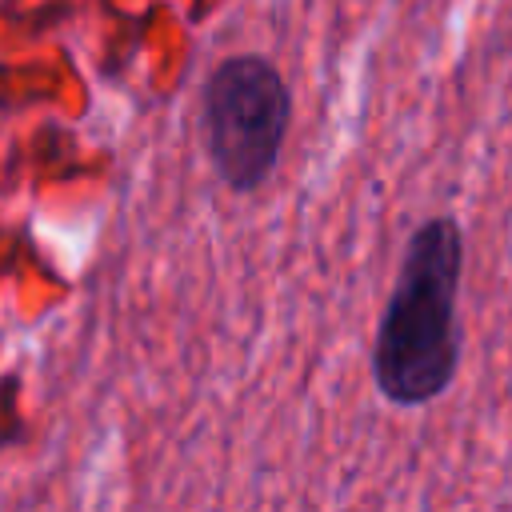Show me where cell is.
<instances>
[{"mask_svg": "<svg viewBox=\"0 0 512 512\" xmlns=\"http://www.w3.org/2000/svg\"><path fill=\"white\" fill-rule=\"evenodd\" d=\"M460 280L464 232L456 216L420 220L404 240L372 340V384L392 408H424L456 384L464 348Z\"/></svg>", "mask_w": 512, "mask_h": 512, "instance_id": "obj_1", "label": "cell"}, {"mask_svg": "<svg viewBox=\"0 0 512 512\" xmlns=\"http://www.w3.org/2000/svg\"><path fill=\"white\" fill-rule=\"evenodd\" d=\"M292 124V92L260 52L224 56L204 80V144L232 192H256L280 164Z\"/></svg>", "mask_w": 512, "mask_h": 512, "instance_id": "obj_2", "label": "cell"}]
</instances>
